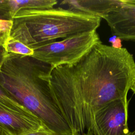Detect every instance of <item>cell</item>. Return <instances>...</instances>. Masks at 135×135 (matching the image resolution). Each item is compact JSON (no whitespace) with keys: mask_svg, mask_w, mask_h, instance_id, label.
I'll use <instances>...</instances> for the list:
<instances>
[{"mask_svg":"<svg viewBox=\"0 0 135 135\" xmlns=\"http://www.w3.org/2000/svg\"><path fill=\"white\" fill-rule=\"evenodd\" d=\"M134 80L132 55L100 42L78 62L53 69L50 85L73 135H84L94 113L111 101L127 98Z\"/></svg>","mask_w":135,"mask_h":135,"instance_id":"6da1fadb","label":"cell"},{"mask_svg":"<svg viewBox=\"0 0 135 135\" xmlns=\"http://www.w3.org/2000/svg\"><path fill=\"white\" fill-rule=\"evenodd\" d=\"M50 65L8 53L0 68V88L57 135H73L51 91Z\"/></svg>","mask_w":135,"mask_h":135,"instance_id":"7a4b0ae2","label":"cell"},{"mask_svg":"<svg viewBox=\"0 0 135 135\" xmlns=\"http://www.w3.org/2000/svg\"><path fill=\"white\" fill-rule=\"evenodd\" d=\"M101 18L62 7L21 9L13 18L10 37L34 50L57 40L96 31Z\"/></svg>","mask_w":135,"mask_h":135,"instance_id":"3957f363","label":"cell"},{"mask_svg":"<svg viewBox=\"0 0 135 135\" xmlns=\"http://www.w3.org/2000/svg\"><path fill=\"white\" fill-rule=\"evenodd\" d=\"M99 42L96 31L85 32L36 48L32 57L50 65L53 70L78 62Z\"/></svg>","mask_w":135,"mask_h":135,"instance_id":"277c9868","label":"cell"},{"mask_svg":"<svg viewBox=\"0 0 135 135\" xmlns=\"http://www.w3.org/2000/svg\"><path fill=\"white\" fill-rule=\"evenodd\" d=\"M127 98L118 99L104 105L94 114L88 135H129Z\"/></svg>","mask_w":135,"mask_h":135,"instance_id":"5b68a950","label":"cell"},{"mask_svg":"<svg viewBox=\"0 0 135 135\" xmlns=\"http://www.w3.org/2000/svg\"><path fill=\"white\" fill-rule=\"evenodd\" d=\"M45 127L15 100L0 99V135H23Z\"/></svg>","mask_w":135,"mask_h":135,"instance_id":"8992f818","label":"cell"},{"mask_svg":"<svg viewBox=\"0 0 135 135\" xmlns=\"http://www.w3.org/2000/svg\"><path fill=\"white\" fill-rule=\"evenodd\" d=\"M103 18L116 37L135 41V0H121L120 4Z\"/></svg>","mask_w":135,"mask_h":135,"instance_id":"52a82bcc","label":"cell"},{"mask_svg":"<svg viewBox=\"0 0 135 135\" xmlns=\"http://www.w3.org/2000/svg\"><path fill=\"white\" fill-rule=\"evenodd\" d=\"M120 3L121 1L65 0L61 2L60 5L72 11L103 18L110 12L117 7Z\"/></svg>","mask_w":135,"mask_h":135,"instance_id":"ba28073f","label":"cell"},{"mask_svg":"<svg viewBox=\"0 0 135 135\" xmlns=\"http://www.w3.org/2000/svg\"><path fill=\"white\" fill-rule=\"evenodd\" d=\"M13 16L21 9H45L53 8L57 1L55 0H9Z\"/></svg>","mask_w":135,"mask_h":135,"instance_id":"9c48e42d","label":"cell"},{"mask_svg":"<svg viewBox=\"0 0 135 135\" xmlns=\"http://www.w3.org/2000/svg\"><path fill=\"white\" fill-rule=\"evenodd\" d=\"M4 46L8 53L30 56H32L34 54L33 49L28 47L20 41L14 40L10 36L5 41Z\"/></svg>","mask_w":135,"mask_h":135,"instance_id":"30bf717a","label":"cell"},{"mask_svg":"<svg viewBox=\"0 0 135 135\" xmlns=\"http://www.w3.org/2000/svg\"><path fill=\"white\" fill-rule=\"evenodd\" d=\"M13 21L0 20V44L4 46L6 40L10 36Z\"/></svg>","mask_w":135,"mask_h":135,"instance_id":"8fae6325","label":"cell"},{"mask_svg":"<svg viewBox=\"0 0 135 135\" xmlns=\"http://www.w3.org/2000/svg\"><path fill=\"white\" fill-rule=\"evenodd\" d=\"M9 0H0V20H13Z\"/></svg>","mask_w":135,"mask_h":135,"instance_id":"7c38bea8","label":"cell"},{"mask_svg":"<svg viewBox=\"0 0 135 135\" xmlns=\"http://www.w3.org/2000/svg\"><path fill=\"white\" fill-rule=\"evenodd\" d=\"M23 135H57L54 132L52 131L46 127H43L41 129L26 133Z\"/></svg>","mask_w":135,"mask_h":135,"instance_id":"4fadbf2b","label":"cell"},{"mask_svg":"<svg viewBox=\"0 0 135 135\" xmlns=\"http://www.w3.org/2000/svg\"><path fill=\"white\" fill-rule=\"evenodd\" d=\"M8 53L5 50L4 46L0 44V68L5 61Z\"/></svg>","mask_w":135,"mask_h":135,"instance_id":"5bb4252c","label":"cell"},{"mask_svg":"<svg viewBox=\"0 0 135 135\" xmlns=\"http://www.w3.org/2000/svg\"><path fill=\"white\" fill-rule=\"evenodd\" d=\"M110 41H112V42H111L112 44V46L113 47L116 48V49L122 48L121 41L120 38L117 37V38H115V39H113L112 40H110Z\"/></svg>","mask_w":135,"mask_h":135,"instance_id":"9a60e30c","label":"cell"},{"mask_svg":"<svg viewBox=\"0 0 135 135\" xmlns=\"http://www.w3.org/2000/svg\"><path fill=\"white\" fill-rule=\"evenodd\" d=\"M0 99H1V100H12L13 99L12 98H11L10 96H9L7 94H6L0 88Z\"/></svg>","mask_w":135,"mask_h":135,"instance_id":"2e32d148","label":"cell"},{"mask_svg":"<svg viewBox=\"0 0 135 135\" xmlns=\"http://www.w3.org/2000/svg\"><path fill=\"white\" fill-rule=\"evenodd\" d=\"M131 90L133 91V92L135 94V80H134V83H133V85H132V88H131Z\"/></svg>","mask_w":135,"mask_h":135,"instance_id":"e0dca14e","label":"cell"},{"mask_svg":"<svg viewBox=\"0 0 135 135\" xmlns=\"http://www.w3.org/2000/svg\"><path fill=\"white\" fill-rule=\"evenodd\" d=\"M129 135H135V129L133 131L130 132Z\"/></svg>","mask_w":135,"mask_h":135,"instance_id":"ac0fdd59","label":"cell"},{"mask_svg":"<svg viewBox=\"0 0 135 135\" xmlns=\"http://www.w3.org/2000/svg\"><path fill=\"white\" fill-rule=\"evenodd\" d=\"M84 135H88V134H84Z\"/></svg>","mask_w":135,"mask_h":135,"instance_id":"d6986e66","label":"cell"}]
</instances>
